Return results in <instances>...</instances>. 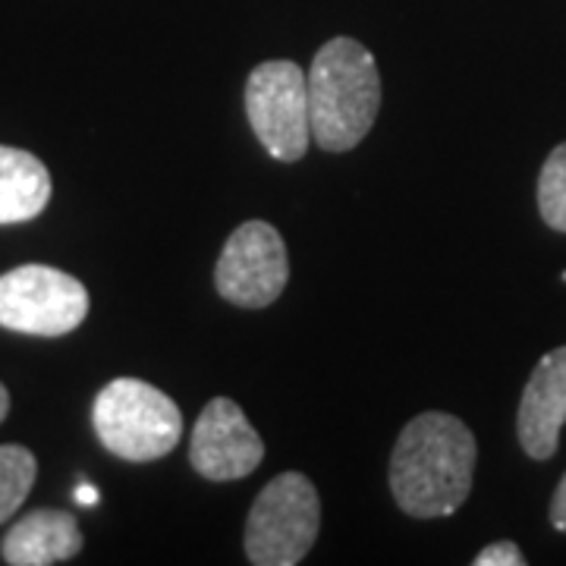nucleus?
<instances>
[{
  "label": "nucleus",
  "mask_w": 566,
  "mask_h": 566,
  "mask_svg": "<svg viewBox=\"0 0 566 566\" xmlns=\"http://www.w3.org/2000/svg\"><path fill=\"white\" fill-rule=\"evenodd\" d=\"M312 139L324 151H349L368 136L381 111V76L371 51L356 39H331L305 73Z\"/></svg>",
  "instance_id": "obj_2"
},
{
  "label": "nucleus",
  "mask_w": 566,
  "mask_h": 566,
  "mask_svg": "<svg viewBox=\"0 0 566 566\" xmlns=\"http://www.w3.org/2000/svg\"><path fill=\"white\" fill-rule=\"evenodd\" d=\"M290 281V259L283 237L264 221L240 223L223 245L214 286L227 303L264 308L281 300Z\"/></svg>",
  "instance_id": "obj_7"
},
{
  "label": "nucleus",
  "mask_w": 566,
  "mask_h": 566,
  "mask_svg": "<svg viewBox=\"0 0 566 566\" xmlns=\"http://www.w3.org/2000/svg\"><path fill=\"white\" fill-rule=\"evenodd\" d=\"M322 528V501L303 472H283L259 491L245 520V557L255 566H296Z\"/></svg>",
  "instance_id": "obj_4"
},
{
  "label": "nucleus",
  "mask_w": 566,
  "mask_h": 566,
  "mask_svg": "<svg viewBox=\"0 0 566 566\" xmlns=\"http://www.w3.org/2000/svg\"><path fill=\"white\" fill-rule=\"evenodd\" d=\"M264 460L259 431L230 397H214L192 428L189 463L208 482H237L252 475Z\"/></svg>",
  "instance_id": "obj_8"
},
{
  "label": "nucleus",
  "mask_w": 566,
  "mask_h": 566,
  "mask_svg": "<svg viewBox=\"0 0 566 566\" xmlns=\"http://www.w3.org/2000/svg\"><path fill=\"white\" fill-rule=\"evenodd\" d=\"M82 551V532L66 510H32L3 535L0 554L10 566H51L73 560Z\"/></svg>",
  "instance_id": "obj_10"
},
{
  "label": "nucleus",
  "mask_w": 566,
  "mask_h": 566,
  "mask_svg": "<svg viewBox=\"0 0 566 566\" xmlns=\"http://www.w3.org/2000/svg\"><path fill=\"white\" fill-rule=\"evenodd\" d=\"M245 114L271 158L283 164L303 161L312 142V114L300 63H259L245 82Z\"/></svg>",
  "instance_id": "obj_5"
},
{
  "label": "nucleus",
  "mask_w": 566,
  "mask_h": 566,
  "mask_svg": "<svg viewBox=\"0 0 566 566\" xmlns=\"http://www.w3.org/2000/svg\"><path fill=\"white\" fill-rule=\"evenodd\" d=\"M92 424L98 441L129 463L161 460L182 438L177 403L139 378H114L104 385L92 406Z\"/></svg>",
  "instance_id": "obj_3"
},
{
  "label": "nucleus",
  "mask_w": 566,
  "mask_h": 566,
  "mask_svg": "<svg viewBox=\"0 0 566 566\" xmlns=\"http://www.w3.org/2000/svg\"><path fill=\"white\" fill-rule=\"evenodd\" d=\"M566 424V346L545 353L528 375L516 434L520 447L532 460H551L560 447V428Z\"/></svg>",
  "instance_id": "obj_9"
},
{
  "label": "nucleus",
  "mask_w": 566,
  "mask_h": 566,
  "mask_svg": "<svg viewBox=\"0 0 566 566\" xmlns=\"http://www.w3.org/2000/svg\"><path fill=\"white\" fill-rule=\"evenodd\" d=\"M51 202L48 167L22 148L0 145V227L35 221Z\"/></svg>",
  "instance_id": "obj_11"
},
{
  "label": "nucleus",
  "mask_w": 566,
  "mask_h": 566,
  "mask_svg": "<svg viewBox=\"0 0 566 566\" xmlns=\"http://www.w3.org/2000/svg\"><path fill=\"white\" fill-rule=\"evenodd\" d=\"M39 463L32 450L20 444L0 447V526L17 513L35 485Z\"/></svg>",
  "instance_id": "obj_12"
},
{
  "label": "nucleus",
  "mask_w": 566,
  "mask_h": 566,
  "mask_svg": "<svg viewBox=\"0 0 566 566\" xmlns=\"http://www.w3.org/2000/svg\"><path fill=\"white\" fill-rule=\"evenodd\" d=\"M7 412H10V394H7V387L0 385V422L7 419Z\"/></svg>",
  "instance_id": "obj_17"
},
{
  "label": "nucleus",
  "mask_w": 566,
  "mask_h": 566,
  "mask_svg": "<svg viewBox=\"0 0 566 566\" xmlns=\"http://www.w3.org/2000/svg\"><path fill=\"white\" fill-rule=\"evenodd\" d=\"M475 566H526V554L516 542H494L475 554Z\"/></svg>",
  "instance_id": "obj_14"
},
{
  "label": "nucleus",
  "mask_w": 566,
  "mask_h": 566,
  "mask_svg": "<svg viewBox=\"0 0 566 566\" xmlns=\"http://www.w3.org/2000/svg\"><path fill=\"white\" fill-rule=\"evenodd\" d=\"M88 315V290L48 264H22L0 274V327L35 337H63Z\"/></svg>",
  "instance_id": "obj_6"
},
{
  "label": "nucleus",
  "mask_w": 566,
  "mask_h": 566,
  "mask_svg": "<svg viewBox=\"0 0 566 566\" xmlns=\"http://www.w3.org/2000/svg\"><path fill=\"white\" fill-rule=\"evenodd\" d=\"M551 526L557 532H566V472L557 491H554V501H551Z\"/></svg>",
  "instance_id": "obj_15"
},
{
  "label": "nucleus",
  "mask_w": 566,
  "mask_h": 566,
  "mask_svg": "<svg viewBox=\"0 0 566 566\" xmlns=\"http://www.w3.org/2000/svg\"><path fill=\"white\" fill-rule=\"evenodd\" d=\"M73 497H76V504L95 506V504H98V501H102V491H98V488H95V485H88V482H80V485H76V494H73Z\"/></svg>",
  "instance_id": "obj_16"
},
{
  "label": "nucleus",
  "mask_w": 566,
  "mask_h": 566,
  "mask_svg": "<svg viewBox=\"0 0 566 566\" xmlns=\"http://www.w3.org/2000/svg\"><path fill=\"white\" fill-rule=\"evenodd\" d=\"M479 447L463 419L422 412L406 424L390 457V491L403 513L441 520L465 504Z\"/></svg>",
  "instance_id": "obj_1"
},
{
  "label": "nucleus",
  "mask_w": 566,
  "mask_h": 566,
  "mask_svg": "<svg viewBox=\"0 0 566 566\" xmlns=\"http://www.w3.org/2000/svg\"><path fill=\"white\" fill-rule=\"evenodd\" d=\"M538 211L551 230L566 233V142L547 155L538 174Z\"/></svg>",
  "instance_id": "obj_13"
}]
</instances>
